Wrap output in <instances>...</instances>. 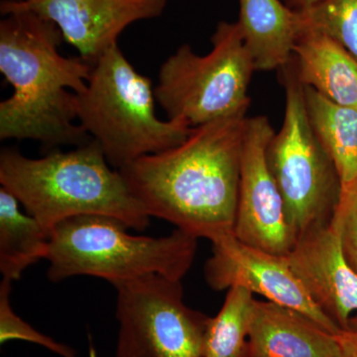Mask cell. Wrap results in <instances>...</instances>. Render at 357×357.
<instances>
[{
    "instance_id": "6da1fadb",
    "label": "cell",
    "mask_w": 357,
    "mask_h": 357,
    "mask_svg": "<svg viewBox=\"0 0 357 357\" xmlns=\"http://www.w3.org/2000/svg\"><path fill=\"white\" fill-rule=\"evenodd\" d=\"M246 112L192 128L177 146L119 169L150 217L211 243L234 236Z\"/></svg>"
},
{
    "instance_id": "7a4b0ae2",
    "label": "cell",
    "mask_w": 357,
    "mask_h": 357,
    "mask_svg": "<svg viewBox=\"0 0 357 357\" xmlns=\"http://www.w3.org/2000/svg\"><path fill=\"white\" fill-rule=\"evenodd\" d=\"M0 73L13 86L0 102V139L35 140L45 147L81 146L91 141L77 122V93L91 66L59 52L62 32L28 9L1 11Z\"/></svg>"
},
{
    "instance_id": "3957f363",
    "label": "cell",
    "mask_w": 357,
    "mask_h": 357,
    "mask_svg": "<svg viewBox=\"0 0 357 357\" xmlns=\"http://www.w3.org/2000/svg\"><path fill=\"white\" fill-rule=\"evenodd\" d=\"M0 184L49 234L58 223L79 215H107L137 230L146 229L151 218L95 140L37 159L3 148Z\"/></svg>"
},
{
    "instance_id": "277c9868",
    "label": "cell",
    "mask_w": 357,
    "mask_h": 357,
    "mask_svg": "<svg viewBox=\"0 0 357 357\" xmlns=\"http://www.w3.org/2000/svg\"><path fill=\"white\" fill-rule=\"evenodd\" d=\"M107 215H79L58 223L49 236L48 278L61 282L88 275L112 285L147 275L182 281L196 257L199 238L176 229L162 237L129 234Z\"/></svg>"
},
{
    "instance_id": "5b68a950",
    "label": "cell",
    "mask_w": 357,
    "mask_h": 357,
    "mask_svg": "<svg viewBox=\"0 0 357 357\" xmlns=\"http://www.w3.org/2000/svg\"><path fill=\"white\" fill-rule=\"evenodd\" d=\"M77 98V122L116 170L177 146L192 130L185 122L157 116L151 79L134 69L119 44L91 66Z\"/></svg>"
},
{
    "instance_id": "8992f818",
    "label": "cell",
    "mask_w": 357,
    "mask_h": 357,
    "mask_svg": "<svg viewBox=\"0 0 357 357\" xmlns=\"http://www.w3.org/2000/svg\"><path fill=\"white\" fill-rule=\"evenodd\" d=\"M211 44L206 55L182 45L160 68L155 98L168 119L194 128L248 112L256 70L238 22H218Z\"/></svg>"
},
{
    "instance_id": "52a82bcc",
    "label": "cell",
    "mask_w": 357,
    "mask_h": 357,
    "mask_svg": "<svg viewBox=\"0 0 357 357\" xmlns=\"http://www.w3.org/2000/svg\"><path fill=\"white\" fill-rule=\"evenodd\" d=\"M279 70L285 89V114L280 130L268 144L266 161L296 243L307 230L333 220L342 182L310 123L304 86L296 74L293 59Z\"/></svg>"
},
{
    "instance_id": "ba28073f",
    "label": "cell",
    "mask_w": 357,
    "mask_h": 357,
    "mask_svg": "<svg viewBox=\"0 0 357 357\" xmlns=\"http://www.w3.org/2000/svg\"><path fill=\"white\" fill-rule=\"evenodd\" d=\"M115 289V357H204L210 317L185 304L181 281L152 274Z\"/></svg>"
},
{
    "instance_id": "9c48e42d",
    "label": "cell",
    "mask_w": 357,
    "mask_h": 357,
    "mask_svg": "<svg viewBox=\"0 0 357 357\" xmlns=\"http://www.w3.org/2000/svg\"><path fill=\"white\" fill-rule=\"evenodd\" d=\"M274 130L263 115L246 117L234 236L241 243L286 256L295 238L286 220L280 192L266 161Z\"/></svg>"
},
{
    "instance_id": "30bf717a",
    "label": "cell",
    "mask_w": 357,
    "mask_h": 357,
    "mask_svg": "<svg viewBox=\"0 0 357 357\" xmlns=\"http://www.w3.org/2000/svg\"><path fill=\"white\" fill-rule=\"evenodd\" d=\"M204 274L213 290L241 286L270 302L307 314L332 333L342 330L312 302L286 256L249 246L234 234L213 243V256L206 262Z\"/></svg>"
},
{
    "instance_id": "8fae6325",
    "label": "cell",
    "mask_w": 357,
    "mask_h": 357,
    "mask_svg": "<svg viewBox=\"0 0 357 357\" xmlns=\"http://www.w3.org/2000/svg\"><path fill=\"white\" fill-rule=\"evenodd\" d=\"M167 0H2L0 11L28 9L52 21L79 57L95 65L138 21L159 17Z\"/></svg>"
},
{
    "instance_id": "7c38bea8",
    "label": "cell",
    "mask_w": 357,
    "mask_h": 357,
    "mask_svg": "<svg viewBox=\"0 0 357 357\" xmlns=\"http://www.w3.org/2000/svg\"><path fill=\"white\" fill-rule=\"evenodd\" d=\"M286 257L317 307L338 328L349 330L357 314V272L345 257L337 218L298 237Z\"/></svg>"
},
{
    "instance_id": "4fadbf2b",
    "label": "cell",
    "mask_w": 357,
    "mask_h": 357,
    "mask_svg": "<svg viewBox=\"0 0 357 357\" xmlns=\"http://www.w3.org/2000/svg\"><path fill=\"white\" fill-rule=\"evenodd\" d=\"M335 333L297 310L255 300L248 357H340Z\"/></svg>"
},
{
    "instance_id": "5bb4252c",
    "label": "cell",
    "mask_w": 357,
    "mask_h": 357,
    "mask_svg": "<svg viewBox=\"0 0 357 357\" xmlns=\"http://www.w3.org/2000/svg\"><path fill=\"white\" fill-rule=\"evenodd\" d=\"M244 44L256 70H280L293 58L294 48L305 30L299 10L280 0H237Z\"/></svg>"
},
{
    "instance_id": "9a60e30c",
    "label": "cell",
    "mask_w": 357,
    "mask_h": 357,
    "mask_svg": "<svg viewBox=\"0 0 357 357\" xmlns=\"http://www.w3.org/2000/svg\"><path fill=\"white\" fill-rule=\"evenodd\" d=\"M300 83L331 102L357 109V60L323 33L306 29L293 53Z\"/></svg>"
},
{
    "instance_id": "2e32d148",
    "label": "cell",
    "mask_w": 357,
    "mask_h": 357,
    "mask_svg": "<svg viewBox=\"0 0 357 357\" xmlns=\"http://www.w3.org/2000/svg\"><path fill=\"white\" fill-rule=\"evenodd\" d=\"M305 105L312 130L333 160L342 188L357 178V109L331 102L304 86Z\"/></svg>"
},
{
    "instance_id": "e0dca14e",
    "label": "cell",
    "mask_w": 357,
    "mask_h": 357,
    "mask_svg": "<svg viewBox=\"0 0 357 357\" xmlns=\"http://www.w3.org/2000/svg\"><path fill=\"white\" fill-rule=\"evenodd\" d=\"M6 188L0 189V272L3 278L20 279L26 268L46 258L50 234Z\"/></svg>"
},
{
    "instance_id": "ac0fdd59",
    "label": "cell",
    "mask_w": 357,
    "mask_h": 357,
    "mask_svg": "<svg viewBox=\"0 0 357 357\" xmlns=\"http://www.w3.org/2000/svg\"><path fill=\"white\" fill-rule=\"evenodd\" d=\"M255 294L241 286L227 289L217 316L208 319L204 357H248V333Z\"/></svg>"
},
{
    "instance_id": "d6986e66",
    "label": "cell",
    "mask_w": 357,
    "mask_h": 357,
    "mask_svg": "<svg viewBox=\"0 0 357 357\" xmlns=\"http://www.w3.org/2000/svg\"><path fill=\"white\" fill-rule=\"evenodd\" d=\"M299 11L305 30L323 33L357 60V0H321Z\"/></svg>"
},
{
    "instance_id": "ffe728a7",
    "label": "cell",
    "mask_w": 357,
    "mask_h": 357,
    "mask_svg": "<svg viewBox=\"0 0 357 357\" xmlns=\"http://www.w3.org/2000/svg\"><path fill=\"white\" fill-rule=\"evenodd\" d=\"M11 283L13 281L9 279L2 278L0 284V344L13 340H26L42 345L62 357H79L72 347L59 344L53 338L39 333L14 312L10 304Z\"/></svg>"
},
{
    "instance_id": "44dd1931",
    "label": "cell",
    "mask_w": 357,
    "mask_h": 357,
    "mask_svg": "<svg viewBox=\"0 0 357 357\" xmlns=\"http://www.w3.org/2000/svg\"><path fill=\"white\" fill-rule=\"evenodd\" d=\"M335 217L340 222L345 257L357 272V178L342 188Z\"/></svg>"
},
{
    "instance_id": "7402d4cb",
    "label": "cell",
    "mask_w": 357,
    "mask_h": 357,
    "mask_svg": "<svg viewBox=\"0 0 357 357\" xmlns=\"http://www.w3.org/2000/svg\"><path fill=\"white\" fill-rule=\"evenodd\" d=\"M338 347L340 357H357V332L352 330H340L335 333Z\"/></svg>"
},
{
    "instance_id": "603a6c76",
    "label": "cell",
    "mask_w": 357,
    "mask_h": 357,
    "mask_svg": "<svg viewBox=\"0 0 357 357\" xmlns=\"http://www.w3.org/2000/svg\"><path fill=\"white\" fill-rule=\"evenodd\" d=\"M319 1L321 0H289V4L295 10H305Z\"/></svg>"
},
{
    "instance_id": "cb8c5ba5",
    "label": "cell",
    "mask_w": 357,
    "mask_h": 357,
    "mask_svg": "<svg viewBox=\"0 0 357 357\" xmlns=\"http://www.w3.org/2000/svg\"><path fill=\"white\" fill-rule=\"evenodd\" d=\"M349 330L356 331V332H357V314H354L351 319Z\"/></svg>"
},
{
    "instance_id": "d4e9b609",
    "label": "cell",
    "mask_w": 357,
    "mask_h": 357,
    "mask_svg": "<svg viewBox=\"0 0 357 357\" xmlns=\"http://www.w3.org/2000/svg\"><path fill=\"white\" fill-rule=\"evenodd\" d=\"M24 1H32V0H24Z\"/></svg>"
}]
</instances>
